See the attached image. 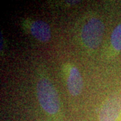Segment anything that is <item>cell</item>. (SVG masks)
<instances>
[{"instance_id":"obj_3","label":"cell","mask_w":121,"mask_h":121,"mask_svg":"<svg viewBox=\"0 0 121 121\" xmlns=\"http://www.w3.org/2000/svg\"><path fill=\"white\" fill-rule=\"evenodd\" d=\"M100 121H121V94H115L104 102L99 114Z\"/></svg>"},{"instance_id":"obj_5","label":"cell","mask_w":121,"mask_h":121,"mask_svg":"<svg viewBox=\"0 0 121 121\" xmlns=\"http://www.w3.org/2000/svg\"><path fill=\"white\" fill-rule=\"evenodd\" d=\"M30 32L35 39L42 43L48 42L51 37V30L49 25L43 20H35L30 26Z\"/></svg>"},{"instance_id":"obj_7","label":"cell","mask_w":121,"mask_h":121,"mask_svg":"<svg viewBox=\"0 0 121 121\" xmlns=\"http://www.w3.org/2000/svg\"><path fill=\"white\" fill-rule=\"evenodd\" d=\"M79 2V1H67V3L68 4H78Z\"/></svg>"},{"instance_id":"obj_2","label":"cell","mask_w":121,"mask_h":121,"mask_svg":"<svg viewBox=\"0 0 121 121\" xmlns=\"http://www.w3.org/2000/svg\"><path fill=\"white\" fill-rule=\"evenodd\" d=\"M105 26L102 20L93 17L89 20L82 28L81 37L87 48L94 50L100 45L104 33Z\"/></svg>"},{"instance_id":"obj_6","label":"cell","mask_w":121,"mask_h":121,"mask_svg":"<svg viewBox=\"0 0 121 121\" xmlns=\"http://www.w3.org/2000/svg\"><path fill=\"white\" fill-rule=\"evenodd\" d=\"M110 42L116 51H121V24L116 26L113 30L110 37Z\"/></svg>"},{"instance_id":"obj_4","label":"cell","mask_w":121,"mask_h":121,"mask_svg":"<svg viewBox=\"0 0 121 121\" xmlns=\"http://www.w3.org/2000/svg\"><path fill=\"white\" fill-rule=\"evenodd\" d=\"M67 86L69 94L78 96L83 91V80L79 69L74 65H71L66 73Z\"/></svg>"},{"instance_id":"obj_1","label":"cell","mask_w":121,"mask_h":121,"mask_svg":"<svg viewBox=\"0 0 121 121\" xmlns=\"http://www.w3.org/2000/svg\"><path fill=\"white\" fill-rule=\"evenodd\" d=\"M39 104L49 114H55L60 110V99L56 87L47 78L40 79L36 86Z\"/></svg>"}]
</instances>
